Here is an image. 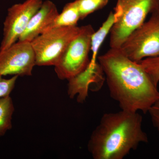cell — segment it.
Returning a JSON list of instances; mask_svg holds the SVG:
<instances>
[{"instance_id": "5bb4252c", "label": "cell", "mask_w": 159, "mask_h": 159, "mask_svg": "<svg viewBox=\"0 0 159 159\" xmlns=\"http://www.w3.org/2000/svg\"><path fill=\"white\" fill-rule=\"evenodd\" d=\"M146 71L155 85L159 83V55L148 57L138 62Z\"/></svg>"}, {"instance_id": "9c48e42d", "label": "cell", "mask_w": 159, "mask_h": 159, "mask_svg": "<svg viewBox=\"0 0 159 159\" xmlns=\"http://www.w3.org/2000/svg\"><path fill=\"white\" fill-rule=\"evenodd\" d=\"M97 56H92L89 63L84 71L68 80V94L70 98L77 95V102L82 103L88 96L89 86L92 83L103 84L104 75Z\"/></svg>"}, {"instance_id": "8992f818", "label": "cell", "mask_w": 159, "mask_h": 159, "mask_svg": "<svg viewBox=\"0 0 159 159\" xmlns=\"http://www.w3.org/2000/svg\"><path fill=\"white\" fill-rule=\"evenodd\" d=\"M120 48L136 62L159 55V7L129 35Z\"/></svg>"}, {"instance_id": "ba28073f", "label": "cell", "mask_w": 159, "mask_h": 159, "mask_svg": "<svg viewBox=\"0 0 159 159\" xmlns=\"http://www.w3.org/2000/svg\"><path fill=\"white\" fill-rule=\"evenodd\" d=\"M35 66V54L29 42L18 41L0 51L1 76H31Z\"/></svg>"}, {"instance_id": "2e32d148", "label": "cell", "mask_w": 159, "mask_h": 159, "mask_svg": "<svg viewBox=\"0 0 159 159\" xmlns=\"http://www.w3.org/2000/svg\"><path fill=\"white\" fill-rule=\"evenodd\" d=\"M148 113L150 115L153 126L156 128L159 134V98L151 107Z\"/></svg>"}, {"instance_id": "7c38bea8", "label": "cell", "mask_w": 159, "mask_h": 159, "mask_svg": "<svg viewBox=\"0 0 159 159\" xmlns=\"http://www.w3.org/2000/svg\"><path fill=\"white\" fill-rule=\"evenodd\" d=\"M15 111L10 96L0 98V137L3 136L12 128V117Z\"/></svg>"}, {"instance_id": "9a60e30c", "label": "cell", "mask_w": 159, "mask_h": 159, "mask_svg": "<svg viewBox=\"0 0 159 159\" xmlns=\"http://www.w3.org/2000/svg\"><path fill=\"white\" fill-rule=\"evenodd\" d=\"M18 77L13 76L9 79H5L0 75V98L10 96L14 89Z\"/></svg>"}, {"instance_id": "6da1fadb", "label": "cell", "mask_w": 159, "mask_h": 159, "mask_svg": "<svg viewBox=\"0 0 159 159\" xmlns=\"http://www.w3.org/2000/svg\"><path fill=\"white\" fill-rule=\"evenodd\" d=\"M98 60L110 95L121 110L148 113L159 98V91L141 65L120 48H110Z\"/></svg>"}, {"instance_id": "4fadbf2b", "label": "cell", "mask_w": 159, "mask_h": 159, "mask_svg": "<svg viewBox=\"0 0 159 159\" xmlns=\"http://www.w3.org/2000/svg\"><path fill=\"white\" fill-rule=\"evenodd\" d=\"M79 9L80 18L84 19L89 15L102 9L109 0H75Z\"/></svg>"}, {"instance_id": "7a4b0ae2", "label": "cell", "mask_w": 159, "mask_h": 159, "mask_svg": "<svg viewBox=\"0 0 159 159\" xmlns=\"http://www.w3.org/2000/svg\"><path fill=\"white\" fill-rule=\"evenodd\" d=\"M139 112L122 110L102 115L88 143L94 159H122L148 139Z\"/></svg>"}, {"instance_id": "3957f363", "label": "cell", "mask_w": 159, "mask_h": 159, "mask_svg": "<svg viewBox=\"0 0 159 159\" xmlns=\"http://www.w3.org/2000/svg\"><path fill=\"white\" fill-rule=\"evenodd\" d=\"M158 7L159 0H118L114 11L116 20L110 32V48H120L129 35Z\"/></svg>"}, {"instance_id": "5b68a950", "label": "cell", "mask_w": 159, "mask_h": 159, "mask_svg": "<svg viewBox=\"0 0 159 159\" xmlns=\"http://www.w3.org/2000/svg\"><path fill=\"white\" fill-rule=\"evenodd\" d=\"M81 29L77 26L52 28L31 41L36 66H55Z\"/></svg>"}, {"instance_id": "277c9868", "label": "cell", "mask_w": 159, "mask_h": 159, "mask_svg": "<svg viewBox=\"0 0 159 159\" xmlns=\"http://www.w3.org/2000/svg\"><path fill=\"white\" fill-rule=\"evenodd\" d=\"M95 31L91 25L81 26L79 34L71 41L54 66L60 79L68 80L87 68L90 61L89 54Z\"/></svg>"}, {"instance_id": "8fae6325", "label": "cell", "mask_w": 159, "mask_h": 159, "mask_svg": "<svg viewBox=\"0 0 159 159\" xmlns=\"http://www.w3.org/2000/svg\"><path fill=\"white\" fill-rule=\"evenodd\" d=\"M80 19L79 9L75 1L66 4L61 13L58 15L46 31L54 28L77 26Z\"/></svg>"}, {"instance_id": "30bf717a", "label": "cell", "mask_w": 159, "mask_h": 159, "mask_svg": "<svg viewBox=\"0 0 159 159\" xmlns=\"http://www.w3.org/2000/svg\"><path fill=\"white\" fill-rule=\"evenodd\" d=\"M59 14L57 8L53 2L47 0L34 15L18 41L31 42L35 38L47 30Z\"/></svg>"}, {"instance_id": "52a82bcc", "label": "cell", "mask_w": 159, "mask_h": 159, "mask_svg": "<svg viewBox=\"0 0 159 159\" xmlns=\"http://www.w3.org/2000/svg\"><path fill=\"white\" fill-rule=\"evenodd\" d=\"M43 3L42 0H26L9 8L4 23L0 51L8 48L18 40Z\"/></svg>"}]
</instances>
